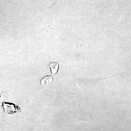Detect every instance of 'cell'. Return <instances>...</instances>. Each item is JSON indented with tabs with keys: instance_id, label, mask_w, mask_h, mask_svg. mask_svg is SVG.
Listing matches in <instances>:
<instances>
[{
	"instance_id": "cell-2",
	"label": "cell",
	"mask_w": 131,
	"mask_h": 131,
	"mask_svg": "<svg viewBox=\"0 0 131 131\" xmlns=\"http://www.w3.org/2000/svg\"><path fill=\"white\" fill-rule=\"evenodd\" d=\"M49 67L50 68L51 71L52 76H53L54 75L56 74L58 71L59 69L58 64L57 62H52L49 64Z\"/></svg>"
},
{
	"instance_id": "cell-3",
	"label": "cell",
	"mask_w": 131,
	"mask_h": 131,
	"mask_svg": "<svg viewBox=\"0 0 131 131\" xmlns=\"http://www.w3.org/2000/svg\"><path fill=\"white\" fill-rule=\"evenodd\" d=\"M52 81H53V78L51 75L46 76L43 78H42L40 83L42 86H44V85L46 86L51 83L52 82Z\"/></svg>"
},
{
	"instance_id": "cell-1",
	"label": "cell",
	"mask_w": 131,
	"mask_h": 131,
	"mask_svg": "<svg viewBox=\"0 0 131 131\" xmlns=\"http://www.w3.org/2000/svg\"><path fill=\"white\" fill-rule=\"evenodd\" d=\"M101 82L81 80L77 81L76 83L80 89H84L92 88L94 86H96Z\"/></svg>"
}]
</instances>
